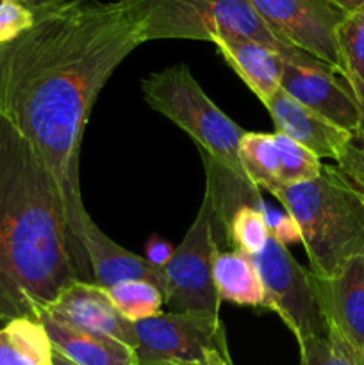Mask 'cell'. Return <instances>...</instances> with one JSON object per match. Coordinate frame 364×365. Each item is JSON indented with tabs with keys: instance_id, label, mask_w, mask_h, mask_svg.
Here are the masks:
<instances>
[{
	"instance_id": "cell-1",
	"label": "cell",
	"mask_w": 364,
	"mask_h": 365,
	"mask_svg": "<svg viewBox=\"0 0 364 365\" xmlns=\"http://www.w3.org/2000/svg\"><path fill=\"white\" fill-rule=\"evenodd\" d=\"M34 25L0 45V109L52 171L79 255L86 212L79 178L82 135L107 78L145 43L127 0H27Z\"/></svg>"
},
{
	"instance_id": "cell-2",
	"label": "cell",
	"mask_w": 364,
	"mask_h": 365,
	"mask_svg": "<svg viewBox=\"0 0 364 365\" xmlns=\"http://www.w3.org/2000/svg\"><path fill=\"white\" fill-rule=\"evenodd\" d=\"M75 282L93 284L52 171L0 109V327L38 319Z\"/></svg>"
},
{
	"instance_id": "cell-3",
	"label": "cell",
	"mask_w": 364,
	"mask_h": 365,
	"mask_svg": "<svg viewBox=\"0 0 364 365\" xmlns=\"http://www.w3.org/2000/svg\"><path fill=\"white\" fill-rule=\"evenodd\" d=\"M271 195L298 225L314 277H335L346 262L364 257L363 192L338 168L323 164L313 180Z\"/></svg>"
},
{
	"instance_id": "cell-4",
	"label": "cell",
	"mask_w": 364,
	"mask_h": 365,
	"mask_svg": "<svg viewBox=\"0 0 364 365\" xmlns=\"http://www.w3.org/2000/svg\"><path fill=\"white\" fill-rule=\"evenodd\" d=\"M143 20L145 43L156 39H250L280 53L289 64L327 66L271 34L250 0H127Z\"/></svg>"
},
{
	"instance_id": "cell-5",
	"label": "cell",
	"mask_w": 364,
	"mask_h": 365,
	"mask_svg": "<svg viewBox=\"0 0 364 365\" xmlns=\"http://www.w3.org/2000/svg\"><path fill=\"white\" fill-rule=\"evenodd\" d=\"M141 93L156 113L188 132L207 157L241 180L250 182L238 153L239 141L246 130L207 96L186 64H175L150 73L143 78Z\"/></svg>"
},
{
	"instance_id": "cell-6",
	"label": "cell",
	"mask_w": 364,
	"mask_h": 365,
	"mask_svg": "<svg viewBox=\"0 0 364 365\" xmlns=\"http://www.w3.org/2000/svg\"><path fill=\"white\" fill-rule=\"evenodd\" d=\"M218 220L211 189L206 185L202 205L170 262L163 267L166 312H203L220 316L221 299L213 280V262L220 252Z\"/></svg>"
},
{
	"instance_id": "cell-7",
	"label": "cell",
	"mask_w": 364,
	"mask_h": 365,
	"mask_svg": "<svg viewBox=\"0 0 364 365\" xmlns=\"http://www.w3.org/2000/svg\"><path fill=\"white\" fill-rule=\"evenodd\" d=\"M134 327L136 365H189L211 353L231 360L220 316L203 312H161Z\"/></svg>"
},
{
	"instance_id": "cell-8",
	"label": "cell",
	"mask_w": 364,
	"mask_h": 365,
	"mask_svg": "<svg viewBox=\"0 0 364 365\" xmlns=\"http://www.w3.org/2000/svg\"><path fill=\"white\" fill-rule=\"evenodd\" d=\"M252 260L266 294L264 307L280 317L298 344L325 337L328 327L310 284V271L296 262L288 246L270 237L263 252L253 255Z\"/></svg>"
},
{
	"instance_id": "cell-9",
	"label": "cell",
	"mask_w": 364,
	"mask_h": 365,
	"mask_svg": "<svg viewBox=\"0 0 364 365\" xmlns=\"http://www.w3.org/2000/svg\"><path fill=\"white\" fill-rule=\"evenodd\" d=\"M271 34L341 75L338 27L346 13L328 0H250Z\"/></svg>"
},
{
	"instance_id": "cell-10",
	"label": "cell",
	"mask_w": 364,
	"mask_h": 365,
	"mask_svg": "<svg viewBox=\"0 0 364 365\" xmlns=\"http://www.w3.org/2000/svg\"><path fill=\"white\" fill-rule=\"evenodd\" d=\"M341 75L328 66L284 64L280 89L335 127L357 134L360 107Z\"/></svg>"
},
{
	"instance_id": "cell-11",
	"label": "cell",
	"mask_w": 364,
	"mask_h": 365,
	"mask_svg": "<svg viewBox=\"0 0 364 365\" xmlns=\"http://www.w3.org/2000/svg\"><path fill=\"white\" fill-rule=\"evenodd\" d=\"M310 284L328 327L364 356V257L346 262L335 277L310 273Z\"/></svg>"
},
{
	"instance_id": "cell-12",
	"label": "cell",
	"mask_w": 364,
	"mask_h": 365,
	"mask_svg": "<svg viewBox=\"0 0 364 365\" xmlns=\"http://www.w3.org/2000/svg\"><path fill=\"white\" fill-rule=\"evenodd\" d=\"M41 314L79 330L109 335L134 349V327L118 314L106 291L95 284L75 282L68 285Z\"/></svg>"
},
{
	"instance_id": "cell-13",
	"label": "cell",
	"mask_w": 364,
	"mask_h": 365,
	"mask_svg": "<svg viewBox=\"0 0 364 365\" xmlns=\"http://www.w3.org/2000/svg\"><path fill=\"white\" fill-rule=\"evenodd\" d=\"M264 107L270 113L278 134H284L285 138L305 146L318 159H332L338 163L353 135L318 116L282 89H278Z\"/></svg>"
},
{
	"instance_id": "cell-14",
	"label": "cell",
	"mask_w": 364,
	"mask_h": 365,
	"mask_svg": "<svg viewBox=\"0 0 364 365\" xmlns=\"http://www.w3.org/2000/svg\"><path fill=\"white\" fill-rule=\"evenodd\" d=\"M82 246L88 257L93 284L98 287L107 289L121 282L141 280L156 285L161 292H164L163 269L152 266L145 257L121 248L109 235L103 234L93 220L86 225Z\"/></svg>"
},
{
	"instance_id": "cell-15",
	"label": "cell",
	"mask_w": 364,
	"mask_h": 365,
	"mask_svg": "<svg viewBox=\"0 0 364 365\" xmlns=\"http://www.w3.org/2000/svg\"><path fill=\"white\" fill-rule=\"evenodd\" d=\"M45 327L52 348L77 365H136L134 349L118 339L79 330L56 321L49 314L38 317Z\"/></svg>"
},
{
	"instance_id": "cell-16",
	"label": "cell",
	"mask_w": 364,
	"mask_h": 365,
	"mask_svg": "<svg viewBox=\"0 0 364 365\" xmlns=\"http://www.w3.org/2000/svg\"><path fill=\"white\" fill-rule=\"evenodd\" d=\"M213 45L263 103L280 89L285 64L280 53L250 39H216Z\"/></svg>"
},
{
	"instance_id": "cell-17",
	"label": "cell",
	"mask_w": 364,
	"mask_h": 365,
	"mask_svg": "<svg viewBox=\"0 0 364 365\" xmlns=\"http://www.w3.org/2000/svg\"><path fill=\"white\" fill-rule=\"evenodd\" d=\"M213 280L221 302L248 307H264L266 303L259 271L246 253L220 250L213 262Z\"/></svg>"
},
{
	"instance_id": "cell-18",
	"label": "cell",
	"mask_w": 364,
	"mask_h": 365,
	"mask_svg": "<svg viewBox=\"0 0 364 365\" xmlns=\"http://www.w3.org/2000/svg\"><path fill=\"white\" fill-rule=\"evenodd\" d=\"M54 348L38 319L16 317L0 327V365H52Z\"/></svg>"
},
{
	"instance_id": "cell-19",
	"label": "cell",
	"mask_w": 364,
	"mask_h": 365,
	"mask_svg": "<svg viewBox=\"0 0 364 365\" xmlns=\"http://www.w3.org/2000/svg\"><path fill=\"white\" fill-rule=\"evenodd\" d=\"M239 160L246 178L271 195L280 187V152L273 134L246 132L239 141Z\"/></svg>"
},
{
	"instance_id": "cell-20",
	"label": "cell",
	"mask_w": 364,
	"mask_h": 365,
	"mask_svg": "<svg viewBox=\"0 0 364 365\" xmlns=\"http://www.w3.org/2000/svg\"><path fill=\"white\" fill-rule=\"evenodd\" d=\"M341 77L359 107L364 103V11L348 13L338 27Z\"/></svg>"
},
{
	"instance_id": "cell-21",
	"label": "cell",
	"mask_w": 364,
	"mask_h": 365,
	"mask_svg": "<svg viewBox=\"0 0 364 365\" xmlns=\"http://www.w3.org/2000/svg\"><path fill=\"white\" fill-rule=\"evenodd\" d=\"M103 291L114 309L118 310V314L128 323H138V321L156 317L164 309L163 292L148 282H121V284L103 289Z\"/></svg>"
},
{
	"instance_id": "cell-22",
	"label": "cell",
	"mask_w": 364,
	"mask_h": 365,
	"mask_svg": "<svg viewBox=\"0 0 364 365\" xmlns=\"http://www.w3.org/2000/svg\"><path fill=\"white\" fill-rule=\"evenodd\" d=\"M270 237V230L259 205L238 207L225 227V241L231 245V250H238L250 257L259 255Z\"/></svg>"
},
{
	"instance_id": "cell-23",
	"label": "cell",
	"mask_w": 364,
	"mask_h": 365,
	"mask_svg": "<svg viewBox=\"0 0 364 365\" xmlns=\"http://www.w3.org/2000/svg\"><path fill=\"white\" fill-rule=\"evenodd\" d=\"M273 135L280 152V187L309 182L320 175L323 163L310 150L284 134L275 132Z\"/></svg>"
},
{
	"instance_id": "cell-24",
	"label": "cell",
	"mask_w": 364,
	"mask_h": 365,
	"mask_svg": "<svg viewBox=\"0 0 364 365\" xmlns=\"http://www.w3.org/2000/svg\"><path fill=\"white\" fill-rule=\"evenodd\" d=\"M298 346L300 365H364V356L330 327L325 337L309 339Z\"/></svg>"
},
{
	"instance_id": "cell-25",
	"label": "cell",
	"mask_w": 364,
	"mask_h": 365,
	"mask_svg": "<svg viewBox=\"0 0 364 365\" xmlns=\"http://www.w3.org/2000/svg\"><path fill=\"white\" fill-rule=\"evenodd\" d=\"M34 25L27 0H0V45L13 41Z\"/></svg>"
},
{
	"instance_id": "cell-26",
	"label": "cell",
	"mask_w": 364,
	"mask_h": 365,
	"mask_svg": "<svg viewBox=\"0 0 364 365\" xmlns=\"http://www.w3.org/2000/svg\"><path fill=\"white\" fill-rule=\"evenodd\" d=\"M259 209L263 212L264 221H266L270 235L275 241L284 246L293 245V242H302V232H300L296 221L293 220V216L284 207L278 209V207L271 205V203L263 202Z\"/></svg>"
},
{
	"instance_id": "cell-27",
	"label": "cell",
	"mask_w": 364,
	"mask_h": 365,
	"mask_svg": "<svg viewBox=\"0 0 364 365\" xmlns=\"http://www.w3.org/2000/svg\"><path fill=\"white\" fill-rule=\"evenodd\" d=\"M335 168L359 189H364V135H352Z\"/></svg>"
},
{
	"instance_id": "cell-28",
	"label": "cell",
	"mask_w": 364,
	"mask_h": 365,
	"mask_svg": "<svg viewBox=\"0 0 364 365\" xmlns=\"http://www.w3.org/2000/svg\"><path fill=\"white\" fill-rule=\"evenodd\" d=\"M173 252H175V248H171L170 242L163 241V239H159V237H152L148 241V245H146L145 259L148 260L152 266L163 269V267L170 262Z\"/></svg>"
},
{
	"instance_id": "cell-29",
	"label": "cell",
	"mask_w": 364,
	"mask_h": 365,
	"mask_svg": "<svg viewBox=\"0 0 364 365\" xmlns=\"http://www.w3.org/2000/svg\"><path fill=\"white\" fill-rule=\"evenodd\" d=\"M330 4L338 6L339 9L348 13H357V11H364V0H328Z\"/></svg>"
},
{
	"instance_id": "cell-30",
	"label": "cell",
	"mask_w": 364,
	"mask_h": 365,
	"mask_svg": "<svg viewBox=\"0 0 364 365\" xmlns=\"http://www.w3.org/2000/svg\"><path fill=\"white\" fill-rule=\"evenodd\" d=\"M189 365H231V360L223 359L221 355L218 353H211L209 356L202 360V362H196V364H189Z\"/></svg>"
},
{
	"instance_id": "cell-31",
	"label": "cell",
	"mask_w": 364,
	"mask_h": 365,
	"mask_svg": "<svg viewBox=\"0 0 364 365\" xmlns=\"http://www.w3.org/2000/svg\"><path fill=\"white\" fill-rule=\"evenodd\" d=\"M52 365H77V364H74V362H71V360H68L66 356H63V355H61V353H57L56 349H54Z\"/></svg>"
},
{
	"instance_id": "cell-32",
	"label": "cell",
	"mask_w": 364,
	"mask_h": 365,
	"mask_svg": "<svg viewBox=\"0 0 364 365\" xmlns=\"http://www.w3.org/2000/svg\"><path fill=\"white\" fill-rule=\"evenodd\" d=\"M357 135H364V103L360 106V121H359V128H357Z\"/></svg>"
},
{
	"instance_id": "cell-33",
	"label": "cell",
	"mask_w": 364,
	"mask_h": 365,
	"mask_svg": "<svg viewBox=\"0 0 364 365\" xmlns=\"http://www.w3.org/2000/svg\"><path fill=\"white\" fill-rule=\"evenodd\" d=\"M360 192H363V202H364V189H360Z\"/></svg>"
}]
</instances>
